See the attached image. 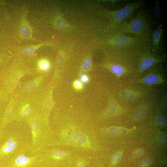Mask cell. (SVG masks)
<instances>
[{"label":"cell","mask_w":167,"mask_h":167,"mask_svg":"<svg viewBox=\"0 0 167 167\" xmlns=\"http://www.w3.org/2000/svg\"><path fill=\"white\" fill-rule=\"evenodd\" d=\"M31 144V133L24 126L14 125L8 132L4 129L0 138V160L8 159L21 152H29Z\"/></svg>","instance_id":"cell-1"},{"label":"cell","mask_w":167,"mask_h":167,"mask_svg":"<svg viewBox=\"0 0 167 167\" xmlns=\"http://www.w3.org/2000/svg\"><path fill=\"white\" fill-rule=\"evenodd\" d=\"M135 17L129 21H123L116 29V33H132L149 42L151 34V21L149 15L141 8Z\"/></svg>","instance_id":"cell-2"},{"label":"cell","mask_w":167,"mask_h":167,"mask_svg":"<svg viewBox=\"0 0 167 167\" xmlns=\"http://www.w3.org/2000/svg\"><path fill=\"white\" fill-rule=\"evenodd\" d=\"M30 129L31 144L29 153L36 154L45 149L50 138L48 124L41 115L38 113L27 121Z\"/></svg>","instance_id":"cell-3"},{"label":"cell","mask_w":167,"mask_h":167,"mask_svg":"<svg viewBox=\"0 0 167 167\" xmlns=\"http://www.w3.org/2000/svg\"><path fill=\"white\" fill-rule=\"evenodd\" d=\"M144 4V1L139 0L129 3L120 9L108 13L111 19V26L116 29L125 19L141 8Z\"/></svg>","instance_id":"cell-4"},{"label":"cell","mask_w":167,"mask_h":167,"mask_svg":"<svg viewBox=\"0 0 167 167\" xmlns=\"http://www.w3.org/2000/svg\"><path fill=\"white\" fill-rule=\"evenodd\" d=\"M149 43H147L144 48L146 54L144 55L139 65V69L141 71L145 70L155 63L161 61L159 59L156 58L151 55L149 54L150 50L151 47V45Z\"/></svg>","instance_id":"cell-5"},{"label":"cell","mask_w":167,"mask_h":167,"mask_svg":"<svg viewBox=\"0 0 167 167\" xmlns=\"http://www.w3.org/2000/svg\"><path fill=\"white\" fill-rule=\"evenodd\" d=\"M65 139L67 141L78 145H83L88 141L87 138L83 134L76 131L72 132L66 135Z\"/></svg>","instance_id":"cell-6"},{"label":"cell","mask_w":167,"mask_h":167,"mask_svg":"<svg viewBox=\"0 0 167 167\" xmlns=\"http://www.w3.org/2000/svg\"><path fill=\"white\" fill-rule=\"evenodd\" d=\"M162 32V24H160L153 33L151 45L152 49L156 50L160 49Z\"/></svg>","instance_id":"cell-7"},{"label":"cell","mask_w":167,"mask_h":167,"mask_svg":"<svg viewBox=\"0 0 167 167\" xmlns=\"http://www.w3.org/2000/svg\"><path fill=\"white\" fill-rule=\"evenodd\" d=\"M108 131L110 135L114 136L124 135L128 132V131L126 129L117 127L110 128L109 129Z\"/></svg>","instance_id":"cell-8"},{"label":"cell","mask_w":167,"mask_h":167,"mask_svg":"<svg viewBox=\"0 0 167 167\" xmlns=\"http://www.w3.org/2000/svg\"><path fill=\"white\" fill-rule=\"evenodd\" d=\"M110 70L113 73L119 76L122 75L124 73L123 66L119 64H115L111 65Z\"/></svg>","instance_id":"cell-9"},{"label":"cell","mask_w":167,"mask_h":167,"mask_svg":"<svg viewBox=\"0 0 167 167\" xmlns=\"http://www.w3.org/2000/svg\"><path fill=\"white\" fill-rule=\"evenodd\" d=\"M159 79V77L156 75H151L145 78L144 81L147 84H153L157 83Z\"/></svg>","instance_id":"cell-10"},{"label":"cell","mask_w":167,"mask_h":167,"mask_svg":"<svg viewBox=\"0 0 167 167\" xmlns=\"http://www.w3.org/2000/svg\"><path fill=\"white\" fill-rule=\"evenodd\" d=\"M20 32L22 36L25 38H28L31 36L30 30L27 24L22 25L21 27Z\"/></svg>","instance_id":"cell-11"},{"label":"cell","mask_w":167,"mask_h":167,"mask_svg":"<svg viewBox=\"0 0 167 167\" xmlns=\"http://www.w3.org/2000/svg\"><path fill=\"white\" fill-rule=\"evenodd\" d=\"M39 69L42 70L46 71L48 70L50 68V64L47 60H40L39 63Z\"/></svg>","instance_id":"cell-12"},{"label":"cell","mask_w":167,"mask_h":167,"mask_svg":"<svg viewBox=\"0 0 167 167\" xmlns=\"http://www.w3.org/2000/svg\"><path fill=\"white\" fill-rule=\"evenodd\" d=\"M92 63V60L91 58H88L85 59L82 65L83 70L85 71L88 70L90 68Z\"/></svg>","instance_id":"cell-13"},{"label":"cell","mask_w":167,"mask_h":167,"mask_svg":"<svg viewBox=\"0 0 167 167\" xmlns=\"http://www.w3.org/2000/svg\"><path fill=\"white\" fill-rule=\"evenodd\" d=\"M147 109L146 108L141 109L138 110L135 114V119L138 120L142 118L146 113Z\"/></svg>","instance_id":"cell-14"},{"label":"cell","mask_w":167,"mask_h":167,"mask_svg":"<svg viewBox=\"0 0 167 167\" xmlns=\"http://www.w3.org/2000/svg\"><path fill=\"white\" fill-rule=\"evenodd\" d=\"M38 82L36 80L32 81L29 82L26 85V90L27 91H30L33 90L38 85Z\"/></svg>","instance_id":"cell-15"},{"label":"cell","mask_w":167,"mask_h":167,"mask_svg":"<svg viewBox=\"0 0 167 167\" xmlns=\"http://www.w3.org/2000/svg\"><path fill=\"white\" fill-rule=\"evenodd\" d=\"M122 156V153L118 152L115 153L113 156L111 160V163H115L118 162L120 160Z\"/></svg>","instance_id":"cell-16"},{"label":"cell","mask_w":167,"mask_h":167,"mask_svg":"<svg viewBox=\"0 0 167 167\" xmlns=\"http://www.w3.org/2000/svg\"><path fill=\"white\" fill-rule=\"evenodd\" d=\"M167 135L165 134L161 135L159 138V142L162 145H165L167 143Z\"/></svg>","instance_id":"cell-17"},{"label":"cell","mask_w":167,"mask_h":167,"mask_svg":"<svg viewBox=\"0 0 167 167\" xmlns=\"http://www.w3.org/2000/svg\"><path fill=\"white\" fill-rule=\"evenodd\" d=\"M157 122L159 125H164L167 124L166 119L162 115H159L158 116Z\"/></svg>","instance_id":"cell-18"},{"label":"cell","mask_w":167,"mask_h":167,"mask_svg":"<svg viewBox=\"0 0 167 167\" xmlns=\"http://www.w3.org/2000/svg\"><path fill=\"white\" fill-rule=\"evenodd\" d=\"M152 162V160L150 158H147L142 160L139 163V165L141 166H144L148 165L151 164Z\"/></svg>","instance_id":"cell-19"},{"label":"cell","mask_w":167,"mask_h":167,"mask_svg":"<svg viewBox=\"0 0 167 167\" xmlns=\"http://www.w3.org/2000/svg\"><path fill=\"white\" fill-rule=\"evenodd\" d=\"M144 154V151L142 150H140L134 153L133 157L135 159H138L142 156Z\"/></svg>","instance_id":"cell-20"},{"label":"cell","mask_w":167,"mask_h":167,"mask_svg":"<svg viewBox=\"0 0 167 167\" xmlns=\"http://www.w3.org/2000/svg\"><path fill=\"white\" fill-rule=\"evenodd\" d=\"M74 86L77 90H81L83 88V85L82 82L76 80L74 82Z\"/></svg>","instance_id":"cell-21"},{"label":"cell","mask_w":167,"mask_h":167,"mask_svg":"<svg viewBox=\"0 0 167 167\" xmlns=\"http://www.w3.org/2000/svg\"><path fill=\"white\" fill-rule=\"evenodd\" d=\"M154 12L156 15H159L160 14V7L159 6V2H156L155 5H154Z\"/></svg>","instance_id":"cell-22"},{"label":"cell","mask_w":167,"mask_h":167,"mask_svg":"<svg viewBox=\"0 0 167 167\" xmlns=\"http://www.w3.org/2000/svg\"><path fill=\"white\" fill-rule=\"evenodd\" d=\"M81 81L84 83H87L88 81V78L87 76L84 74L81 76Z\"/></svg>","instance_id":"cell-23"},{"label":"cell","mask_w":167,"mask_h":167,"mask_svg":"<svg viewBox=\"0 0 167 167\" xmlns=\"http://www.w3.org/2000/svg\"><path fill=\"white\" fill-rule=\"evenodd\" d=\"M76 167H85L84 164L81 163L78 165Z\"/></svg>","instance_id":"cell-24"},{"label":"cell","mask_w":167,"mask_h":167,"mask_svg":"<svg viewBox=\"0 0 167 167\" xmlns=\"http://www.w3.org/2000/svg\"><path fill=\"white\" fill-rule=\"evenodd\" d=\"M165 99L166 101V100H167V96H166L165 97Z\"/></svg>","instance_id":"cell-25"}]
</instances>
